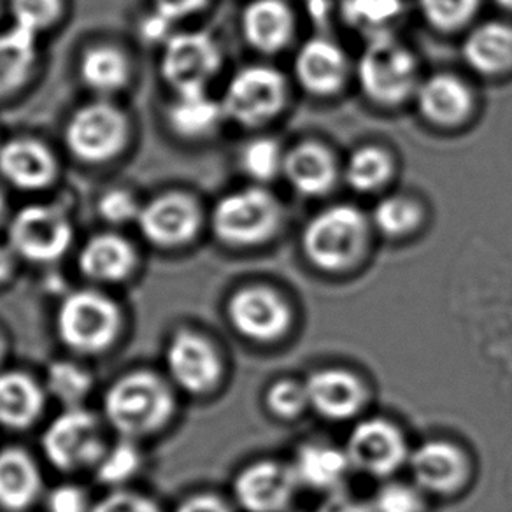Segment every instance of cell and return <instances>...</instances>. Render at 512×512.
I'll use <instances>...</instances> for the list:
<instances>
[{"label": "cell", "mask_w": 512, "mask_h": 512, "mask_svg": "<svg viewBox=\"0 0 512 512\" xmlns=\"http://www.w3.org/2000/svg\"><path fill=\"white\" fill-rule=\"evenodd\" d=\"M372 221L353 204H334L307 221L302 232V251L323 272L349 271L367 255Z\"/></svg>", "instance_id": "1"}, {"label": "cell", "mask_w": 512, "mask_h": 512, "mask_svg": "<svg viewBox=\"0 0 512 512\" xmlns=\"http://www.w3.org/2000/svg\"><path fill=\"white\" fill-rule=\"evenodd\" d=\"M356 78L365 99L393 109L414 99L421 83L420 64L395 34H384L367 39L356 64Z\"/></svg>", "instance_id": "2"}, {"label": "cell", "mask_w": 512, "mask_h": 512, "mask_svg": "<svg viewBox=\"0 0 512 512\" xmlns=\"http://www.w3.org/2000/svg\"><path fill=\"white\" fill-rule=\"evenodd\" d=\"M285 211L265 186L251 185L228 192L211 213V227L223 244L232 248H258L272 241L283 225Z\"/></svg>", "instance_id": "3"}, {"label": "cell", "mask_w": 512, "mask_h": 512, "mask_svg": "<svg viewBox=\"0 0 512 512\" xmlns=\"http://www.w3.org/2000/svg\"><path fill=\"white\" fill-rule=\"evenodd\" d=\"M174 411L172 393L150 372L121 377L106 395V416L128 439L153 434L164 427Z\"/></svg>", "instance_id": "4"}, {"label": "cell", "mask_w": 512, "mask_h": 512, "mask_svg": "<svg viewBox=\"0 0 512 512\" xmlns=\"http://www.w3.org/2000/svg\"><path fill=\"white\" fill-rule=\"evenodd\" d=\"M130 132L127 113L109 99H97L72 113L65 125V146L83 164H109L127 148Z\"/></svg>", "instance_id": "5"}, {"label": "cell", "mask_w": 512, "mask_h": 512, "mask_svg": "<svg viewBox=\"0 0 512 512\" xmlns=\"http://www.w3.org/2000/svg\"><path fill=\"white\" fill-rule=\"evenodd\" d=\"M288 99L285 74L271 65L253 64L235 72L220 100L228 121L258 128L281 116Z\"/></svg>", "instance_id": "6"}, {"label": "cell", "mask_w": 512, "mask_h": 512, "mask_svg": "<svg viewBox=\"0 0 512 512\" xmlns=\"http://www.w3.org/2000/svg\"><path fill=\"white\" fill-rule=\"evenodd\" d=\"M223 64L220 44L202 30L174 32L160 53V74L172 93L209 90Z\"/></svg>", "instance_id": "7"}, {"label": "cell", "mask_w": 512, "mask_h": 512, "mask_svg": "<svg viewBox=\"0 0 512 512\" xmlns=\"http://www.w3.org/2000/svg\"><path fill=\"white\" fill-rule=\"evenodd\" d=\"M9 246L36 264H50L69 251L74 228L57 204H29L9 220Z\"/></svg>", "instance_id": "8"}, {"label": "cell", "mask_w": 512, "mask_h": 512, "mask_svg": "<svg viewBox=\"0 0 512 512\" xmlns=\"http://www.w3.org/2000/svg\"><path fill=\"white\" fill-rule=\"evenodd\" d=\"M60 339L81 353H97L113 344L120 330V313L114 302L97 292L69 295L58 311Z\"/></svg>", "instance_id": "9"}, {"label": "cell", "mask_w": 512, "mask_h": 512, "mask_svg": "<svg viewBox=\"0 0 512 512\" xmlns=\"http://www.w3.org/2000/svg\"><path fill=\"white\" fill-rule=\"evenodd\" d=\"M344 451L351 469L370 477L393 476L411 456L402 430L381 418L356 423Z\"/></svg>", "instance_id": "10"}, {"label": "cell", "mask_w": 512, "mask_h": 512, "mask_svg": "<svg viewBox=\"0 0 512 512\" xmlns=\"http://www.w3.org/2000/svg\"><path fill=\"white\" fill-rule=\"evenodd\" d=\"M204 223L202 207L190 193H160L146 202L137 220L146 241L158 248H181L199 235Z\"/></svg>", "instance_id": "11"}, {"label": "cell", "mask_w": 512, "mask_h": 512, "mask_svg": "<svg viewBox=\"0 0 512 512\" xmlns=\"http://www.w3.org/2000/svg\"><path fill=\"white\" fill-rule=\"evenodd\" d=\"M43 449L50 462L62 470L97 465L106 453L97 418L83 409H69L51 421L43 435Z\"/></svg>", "instance_id": "12"}, {"label": "cell", "mask_w": 512, "mask_h": 512, "mask_svg": "<svg viewBox=\"0 0 512 512\" xmlns=\"http://www.w3.org/2000/svg\"><path fill=\"white\" fill-rule=\"evenodd\" d=\"M228 318L239 334L256 342H274L292 327V309L281 293L248 286L228 302Z\"/></svg>", "instance_id": "13"}, {"label": "cell", "mask_w": 512, "mask_h": 512, "mask_svg": "<svg viewBox=\"0 0 512 512\" xmlns=\"http://www.w3.org/2000/svg\"><path fill=\"white\" fill-rule=\"evenodd\" d=\"M293 74L304 92L327 99L344 90L351 64L339 44L328 37L314 36L297 51Z\"/></svg>", "instance_id": "14"}, {"label": "cell", "mask_w": 512, "mask_h": 512, "mask_svg": "<svg viewBox=\"0 0 512 512\" xmlns=\"http://www.w3.org/2000/svg\"><path fill=\"white\" fill-rule=\"evenodd\" d=\"M413 100L421 118L439 128L462 127L476 109V95L469 83L451 72L421 79Z\"/></svg>", "instance_id": "15"}, {"label": "cell", "mask_w": 512, "mask_h": 512, "mask_svg": "<svg viewBox=\"0 0 512 512\" xmlns=\"http://www.w3.org/2000/svg\"><path fill=\"white\" fill-rule=\"evenodd\" d=\"M60 165L50 146L34 137L0 144V178L22 192H43L58 178Z\"/></svg>", "instance_id": "16"}, {"label": "cell", "mask_w": 512, "mask_h": 512, "mask_svg": "<svg viewBox=\"0 0 512 512\" xmlns=\"http://www.w3.org/2000/svg\"><path fill=\"white\" fill-rule=\"evenodd\" d=\"M299 486L292 465L264 460L242 470L234 491L237 502L248 512H283Z\"/></svg>", "instance_id": "17"}, {"label": "cell", "mask_w": 512, "mask_h": 512, "mask_svg": "<svg viewBox=\"0 0 512 512\" xmlns=\"http://www.w3.org/2000/svg\"><path fill=\"white\" fill-rule=\"evenodd\" d=\"M409 469L420 490L446 495L460 490L469 477V462L462 449L446 441L420 444L409 456Z\"/></svg>", "instance_id": "18"}, {"label": "cell", "mask_w": 512, "mask_h": 512, "mask_svg": "<svg viewBox=\"0 0 512 512\" xmlns=\"http://www.w3.org/2000/svg\"><path fill=\"white\" fill-rule=\"evenodd\" d=\"M283 178L299 195L325 197L339 183L341 165L325 144L304 141L286 151Z\"/></svg>", "instance_id": "19"}, {"label": "cell", "mask_w": 512, "mask_h": 512, "mask_svg": "<svg viewBox=\"0 0 512 512\" xmlns=\"http://www.w3.org/2000/svg\"><path fill=\"white\" fill-rule=\"evenodd\" d=\"M167 367L174 381L190 393L213 390L221 377V360L213 344L193 332H179L172 339Z\"/></svg>", "instance_id": "20"}, {"label": "cell", "mask_w": 512, "mask_h": 512, "mask_svg": "<svg viewBox=\"0 0 512 512\" xmlns=\"http://www.w3.org/2000/svg\"><path fill=\"white\" fill-rule=\"evenodd\" d=\"M309 409L330 421H344L362 411L367 388L360 377L342 369H323L307 377Z\"/></svg>", "instance_id": "21"}, {"label": "cell", "mask_w": 512, "mask_h": 512, "mask_svg": "<svg viewBox=\"0 0 512 512\" xmlns=\"http://www.w3.org/2000/svg\"><path fill=\"white\" fill-rule=\"evenodd\" d=\"M244 41L262 55H278L292 44L295 13L285 0H251L241 16Z\"/></svg>", "instance_id": "22"}, {"label": "cell", "mask_w": 512, "mask_h": 512, "mask_svg": "<svg viewBox=\"0 0 512 512\" xmlns=\"http://www.w3.org/2000/svg\"><path fill=\"white\" fill-rule=\"evenodd\" d=\"M463 60L484 78H502L512 72V23H481L470 30L462 48Z\"/></svg>", "instance_id": "23"}, {"label": "cell", "mask_w": 512, "mask_h": 512, "mask_svg": "<svg viewBox=\"0 0 512 512\" xmlns=\"http://www.w3.org/2000/svg\"><path fill=\"white\" fill-rule=\"evenodd\" d=\"M227 121L221 100L211 97L209 90L174 93L167 107V123L172 132L188 141H202L216 134Z\"/></svg>", "instance_id": "24"}, {"label": "cell", "mask_w": 512, "mask_h": 512, "mask_svg": "<svg viewBox=\"0 0 512 512\" xmlns=\"http://www.w3.org/2000/svg\"><path fill=\"white\" fill-rule=\"evenodd\" d=\"M136 249L118 234L93 235L79 251V269L86 278L116 283L136 267Z\"/></svg>", "instance_id": "25"}, {"label": "cell", "mask_w": 512, "mask_h": 512, "mask_svg": "<svg viewBox=\"0 0 512 512\" xmlns=\"http://www.w3.org/2000/svg\"><path fill=\"white\" fill-rule=\"evenodd\" d=\"M292 469L300 486L318 491L337 490L346 481L349 470H353L344 449L323 442L300 446Z\"/></svg>", "instance_id": "26"}, {"label": "cell", "mask_w": 512, "mask_h": 512, "mask_svg": "<svg viewBox=\"0 0 512 512\" xmlns=\"http://www.w3.org/2000/svg\"><path fill=\"white\" fill-rule=\"evenodd\" d=\"M79 78L99 99H109L130 85L132 62L127 53L116 46H92L81 57Z\"/></svg>", "instance_id": "27"}, {"label": "cell", "mask_w": 512, "mask_h": 512, "mask_svg": "<svg viewBox=\"0 0 512 512\" xmlns=\"http://www.w3.org/2000/svg\"><path fill=\"white\" fill-rule=\"evenodd\" d=\"M39 37L16 25L0 32V99L29 83L39 62Z\"/></svg>", "instance_id": "28"}, {"label": "cell", "mask_w": 512, "mask_h": 512, "mask_svg": "<svg viewBox=\"0 0 512 512\" xmlns=\"http://www.w3.org/2000/svg\"><path fill=\"white\" fill-rule=\"evenodd\" d=\"M41 491L36 463L25 451H0V507L8 511L27 509Z\"/></svg>", "instance_id": "29"}, {"label": "cell", "mask_w": 512, "mask_h": 512, "mask_svg": "<svg viewBox=\"0 0 512 512\" xmlns=\"http://www.w3.org/2000/svg\"><path fill=\"white\" fill-rule=\"evenodd\" d=\"M397 164L392 151L377 144H365L353 150L342 167L349 188L362 195L383 192L392 183Z\"/></svg>", "instance_id": "30"}, {"label": "cell", "mask_w": 512, "mask_h": 512, "mask_svg": "<svg viewBox=\"0 0 512 512\" xmlns=\"http://www.w3.org/2000/svg\"><path fill=\"white\" fill-rule=\"evenodd\" d=\"M44 406L43 390L20 372L0 374V425L25 428L37 420Z\"/></svg>", "instance_id": "31"}, {"label": "cell", "mask_w": 512, "mask_h": 512, "mask_svg": "<svg viewBox=\"0 0 512 512\" xmlns=\"http://www.w3.org/2000/svg\"><path fill=\"white\" fill-rule=\"evenodd\" d=\"M372 227L390 239H404L425 223V207L407 193L384 195L370 216Z\"/></svg>", "instance_id": "32"}, {"label": "cell", "mask_w": 512, "mask_h": 512, "mask_svg": "<svg viewBox=\"0 0 512 512\" xmlns=\"http://www.w3.org/2000/svg\"><path fill=\"white\" fill-rule=\"evenodd\" d=\"M404 15V0H342L341 16L351 29L367 39L393 34Z\"/></svg>", "instance_id": "33"}, {"label": "cell", "mask_w": 512, "mask_h": 512, "mask_svg": "<svg viewBox=\"0 0 512 512\" xmlns=\"http://www.w3.org/2000/svg\"><path fill=\"white\" fill-rule=\"evenodd\" d=\"M286 151L272 137L260 136L242 146L239 165L242 172L253 179L256 185L271 183L272 179L283 176Z\"/></svg>", "instance_id": "34"}, {"label": "cell", "mask_w": 512, "mask_h": 512, "mask_svg": "<svg viewBox=\"0 0 512 512\" xmlns=\"http://www.w3.org/2000/svg\"><path fill=\"white\" fill-rule=\"evenodd\" d=\"M418 6L432 29L453 34L474 22L481 0H418Z\"/></svg>", "instance_id": "35"}, {"label": "cell", "mask_w": 512, "mask_h": 512, "mask_svg": "<svg viewBox=\"0 0 512 512\" xmlns=\"http://www.w3.org/2000/svg\"><path fill=\"white\" fill-rule=\"evenodd\" d=\"M64 0H9L11 25L41 36L64 15Z\"/></svg>", "instance_id": "36"}, {"label": "cell", "mask_w": 512, "mask_h": 512, "mask_svg": "<svg viewBox=\"0 0 512 512\" xmlns=\"http://www.w3.org/2000/svg\"><path fill=\"white\" fill-rule=\"evenodd\" d=\"M48 388L64 404L76 406L90 392L92 377L76 363L57 362L50 367Z\"/></svg>", "instance_id": "37"}, {"label": "cell", "mask_w": 512, "mask_h": 512, "mask_svg": "<svg viewBox=\"0 0 512 512\" xmlns=\"http://www.w3.org/2000/svg\"><path fill=\"white\" fill-rule=\"evenodd\" d=\"M141 465V455L132 442L123 441L106 451L97 467L99 481L106 484H121L136 474Z\"/></svg>", "instance_id": "38"}, {"label": "cell", "mask_w": 512, "mask_h": 512, "mask_svg": "<svg viewBox=\"0 0 512 512\" xmlns=\"http://www.w3.org/2000/svg\"><path fill=\"white\" fill-rule=\"evenodd\" d=\"M143 206L136 193L127 188H111L100 195L97 211L100 218L111 225H128L137 223Z\"/></svg>", "instance_id": "39"}, {"label": "cell", "mask_w": 512, "mask_h": 512, "mask_svg": "<svg viewBox=\"0 0 512 512\" xmlns=\"http://www.w3.org/2000/svg\"><path fill=\"white\" fill-rule=\"evenodd\" d=\"M267 406L272 414L283 420H293L309 409L306 386L292 379H281L267 392Z\"/></svg>", "instance_id": "40"}, {"label": "cell", "mask_w": 512, "mask_h": 512, "mask_svg": "<svg viewBox=\"0 0 512 512\" xmlns=\"http://www.w3.org/2000/svg\"><path fill=\"white\" fill-rule=\"evenodd\" d=\"M374 512H423V497L418 486L404 483H388L377 491Z\"/></svg>", "instance_id": "41"}, {"label": "cell", "mask_w": 512, "mask_h": 512, "mask_svg": "<svg viewBox=\"0 0 512 512\" xmlns=\"http://www.w3.org/2000/svg\"><path fill=\"white\" fill-rule=\"evenodd\" d=\"M209 0H151V13L176 29L178 23L199 15L207 8Z\"/></svg>", "instance_id": "42"}, {"label": "cell", "mask_w": 512, "mask_h": 512, "mask_svg": "<svg viewBox=\"0 0 512 512\" xmlns=\"http://www.w3.org/2000/svg\"><path fill=\"white\" fill-rule=\"evenodd\" d=\"M92 512H160L157 504L150 498L141 497L136 493L118 491L109 497L102 498L99 504L93 507Z\"/></svg>", "instance_id": "43"}, {"label": "cell", "mask_w": 512, "mask_h": 512, "mask_svg": "<svg viewBox=\"0 0 512 512\" xmlns=\"http://www.w3.org/2000/svg\"><path fill=\"white\" fill-rule=\"evenodd\" d=\"M48 512H88L85 493L72 484L57 486L48 498Z\"/></svg>", "instance_id": "44"}, {"label": "cell", "mask_w": 512, "mask_h": 512, "mask_svg": "<svg viewBox=\"0 0 512 512\" xmlns=\"http://www.w3.org/2000/svg\"><path fill=\"white\" fill-rule=\"evenodd\" d=\"M314 512H374L370 505L344 495H330Z\"/></svg>", "instance_id": "45"}, {"label": "cell", "mask_w": 512, "mask_h": 512, "mask_svg": "<svg viewBox=\"0 0 512 512\" xmlns=\"http://www.w3.org/2000/svg\"><path fill=\"white\" fill-rule=\"evenodd\" d=\"M178 512H230L228 505L221 498L213 495H200L186 500Z\"/></svg>", "instance_id": "46"}, {"label": "cell", "mask_w": 512, "mask_h": 512, "mask_svg": "<svg viewBox=\"0 0 512 512\" xmlns=\"http://www.w3.org/2000/svg\"><path fill=\"white\" fill-rule=\"evenodd\" d=\"M16 253L11 246H0V281H6L15 269Z\"/></svg>", "instance_id": "47"}, {"label": "cell", "mask_w": 512, "mask_h": 512, "mask_svg": "<svg viewBox=\"0 0 512 512\" xmlns=\"http://www.w3.org/2000/svg\"><path fill=\"white\" fill-rule=\"evenodd\" d=\"M6 213H8V200L0 188V225L6 221Z\"/></svg>", "instance_id": "48"}, {"label": "cell", "mask_w": 512, "mask_h": 512, "mask_svg": "<svg viewBox=\"0 0 512 512\" xmlns=\"http://www.w3.org/2000/svg\"><path fill=\"white\" fill-rule=\"evenodd\" d=\"M495 4L505 13H512V0H495Z\"/></svg>", "instance_id": "49"}, {"label": "cell", "mask_w": 512, "mask_h": 512, "mask_svg": "<svg viewBox=\"0 0 512 512\" xmlns=\"http://www.w3.org/2000/svg\"><path fill=\"white\" fill-rule=\"evenodd\" d=\"M4 355V344H2V339H0V358Z\"/></svg>", "instance_id": "50"}]
</instances>
